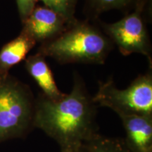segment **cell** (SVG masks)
Returning <instances> with one entry per match:
<instances>
[{
  "instance_id": "cell-8",
  "label": "cell",
  "mask_w": 152,
  "mask_h": 152,
  "mask_svg": "<svg viewBox=\"0 0 152 152\" xmlns=\"http://www.w3.org/2000/svg\"><path fill=\"white\" fill-rule=\"evenodd\" d=\"M25 61V68L33 78L41 93L52 99H58L65 95L57 86L54 75L46 58L39 53L30 55Z\"/></svg>"
},
{
  "instance_id": "cell-4",
  "label": "cell",
  "mask_w": 152,
  "mask_h": 152,
  "mask_svg": "<svg viewBox=\"0 0 152 152\" xmlns=\"http://www.w3.org/2000/svg\"><path fill=\"white\" fill-rule=\"evenodd\" d=\"M92 100L97 106L109 108L118 116H152V66L125 89L118 88L112 77L99 81L98 90Z\"/></svg>"
},
{
  "instance_id": "cell-1",
  "label": "cell",
  "mask_w": 152,
  "mask_h": 152,
  "mask_svg": "<svg viewBox=\"0 0 152 152\" xmlns=\"http://www.w3.org/2000/svg\"><path fill=\"white\" fill-rule=\"evenodd\" d=\"M96 104L81 75L74 73L71 92L58 99L35 97L34 128L54 140L60 150L83 145L99 133Z\"/></svg>"
},
{
  "instance_id": "cell-11",
  "label": "cell",
  "mask_w": 152,
  "mask_h": 152,
  "mask_svg": "<svg viewBox=\"0 0 152 152\" xmlns=\"http://www.w3.org/2000/svg\"><path fill=\"white\" fill-rule=\"evenodd\" d=\"M88 152H131L123 137H111L97 133L84 144Z\"/></svg>"
},
{
  "instance_id": "cell-13",
  "label": "cell",
  "mask_w": 152,
  "mask_h": 152,
  "mask_svg": "<svg viewBox=\"0 0 152 152\" xmlns=\"http://www.w3.org/2000/svg\"><path fill=\"white\" fill-rule=\"evenodd\" d=\"M16 1L19 18L21 23H23L37 6L38 0H16Z\"/></svg>"
},
{
  "instance_id": "cell-6",
  "label": "cell",
  "mask_w": 152,
  "mask_h": 152,
  "mask_svg": "<svg viewBox=\"0 0 152 152\" xmlns=\"http://www.w3.org/2000/svg\"><path fill=\"white\" fill-rule=\"evenodd\" d=\"M22 25L21 30L41 45L58 37L71 24L48 7L37 5Z\"/></svg>"
},
{
  "instance_id": "cell-10",
  "label": "cell",
  "mask_w": 152,
  "mask_h": 152,
  "mask_svg": "<svg viewBox=\"0 0 152 152\" xmlns=\"http://www.w3.org/2000/svg\"><path fill=\"white\" fill-rule=\"evenodd\" d=\"M149 0H85L87 16L97 20L99 16L106 11L119 10L125 14L134 10L141 4H147Z\"/></svg>"
},
{
  "instance_id": "cell-12",
  "label": "cell",
  "mask_w": 152,
  "mask_h": 152,
  "mask_svg": "<svg viewBox=\"0 0 152 152\" xmlns=\"http://www.w3.org/2000/svg\"><path fill=\"white\" fill-rule=\"evenodd\" d=\"M43 3L45 7L58 13L64 17L69 24L77 20L75 17L76 7L78 0H38Z\"/></svg>"
},
{
  "instance_id": "cell-7",
  "label": "cell",
  "mask_w": 152,
  "mask_h": 152,
  "mask_svg": "<svg viewBox=\"0 0 152 152\" xmlns=\"http://www.w3.org/2000/svg\"><path fill=\"white\" fill-rule=\"evenodd\" d=\"M124 128L123 137L131 152H152V116L119 115Z\"/></svg>"
},
{
  "instance_id": "cell-14",
  "label": "cell",
  "mask_w": 152,
  "mask_h": 152,
  "mask_svg": "<svg viewBox=\"0 0 152 152\" xmlns=\"http://www.w3.org/2000/svg\"><path fill=\"white\" fill-rule=\"evenodd\" d=\"M60 152H88L87 150L85 148V145L79 146V147L71 148V149H64V150H60Z\"/></svg>"
},
{
  "instance_id": "cell-3",
  "label": "cell",
  "mask_w": 152,
  "mask_h": 152,
  "mask_svg": "<svg viewBox=\"0 0 152 152\" xmlns=\"http://www.w3.org/2000/svg\"><path fill=\"white\" fill-rule=\"evenodd\" d=\"M35 96L10 73L0 75V144L25 138L34 128Z\"/></svg>"
},
{
  "instance_id": "cell-2",
  "label": "cell",
  "mask_w": 152,
  "mask_h": 152,
  "mask_svg": "<svg viewBox=\"0 0 152 152\" xmlns=\"http://www.w3.org/2000/svg\"><path fill=\"white\" fill-rule=\"evenodd\" d=\"M113 47L99 25L77 19L58 37L39 45L37 53L60 64L102 65Z\"/></svg>"
},
{
  "instance_id": "cell-9",
  "label": "cell",
  "mask_w": 152,
  "mask_h": 152,
  "mask_svg": "<svg viewBox=\"0 0 152 152\" xmlns=\"http://www.w3.org/2000/svg\"><path fill=\"white\" fill-rule=\"evenodd\" d=\"M36 44L23 30L14 39L5 44L0 49V75L9 73L11 68L26 59Z\"/></svg>"
},
{
  "instance_id": "cell-5",
  "label": "cell",
  "mask_w": 152,
  "mask_h": 152,
  "mask_svg": "<svg viewBox=\"0 0 152 152\" xmlns=\"http://www.w3.org/2000/svg\"><path fill=\"white\" fill-rule=\"evenodd\" d=\"M149 5L141 4L118 21L106 23L96 20L104 33L116 46L123 56L133 54L143 55L152 66V46L147 25L149 17Z\"/></svg>"
}]
</instances>
